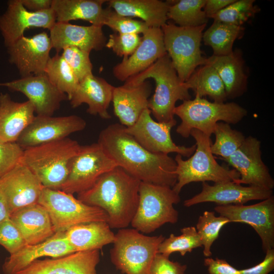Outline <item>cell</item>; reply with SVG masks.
<instances>
[{"label":"cell","instance_id":"6da1fadb","mask_svg":"<svg viewBox=\"0 0 274 274\" xmlns=\"http://www.w3.org/2000/svg\"><path fill=\"white\" fill-rule=\"evenodd\" d=\"M97 143L118 166L141 182L172 188L176 184L175 159L168 154L148 151L122 124H111L103 129Z\"/></svg>","mask_w":274,"mask_h":274},{"label":"cell","instance_id":"7a4b0ae2","mask_svg":"<svg viewBox=\"0 0 274 274\" xmlns=\"http://www.w3.org/2000/svg\"><path fill=\"white\" fill-rule=\"evenodd\" d=\"M140 183L117 166L100 176L90 188L77 194V198L104 210L111 228H125L137 210Z\"/></svg>","mask_w":274,"mask_h":274},{"label":"cell","instance_id":"3957f363","mask_svg":"<svg viewBox=\"0 0 274 274\" xmlns=\"http://www.w3.org/2000/svg\"><path fill=\"white\" fill-rule=\"evenodd\" d=\"M155 83L154 94L149 99L148 109L157 121L168 122L174 119L177 101L191 99L185 82L179 78L167 54L157 59L141 73L128 78L124 85L135 86L147 79Z\"/></svg>","mask_w":274,"mask_h":274},{"label":"cell","instance_id":"277c9868","mask_svg":"<svg viewBox=\"0 0 274 274\" xmlns=\"http://www.w3.org/2000/svg\"><path fill=\"white\" fill-rule=\"evenodd\" d=\"M81 146L66 138L23 150L21 162L38 178L45 188L60 190Z\"/></svg>","mask_w":274,"mask_h":274},{"label":"cell","instance_id":"5b68a950","mask_svg":"<svg viewBox=\"0 0 274 274\" xmlns=\"http://www.w3.org/2000/svg\"><path fill=\"white\" fill-rule=\"evenodd\" d=\"M190 135L196 142L193 154L187 160H184L180 154L175 158L177 182L172 188L176 193L179 194L186 185L192 182L221 183L239 179L237 171L217 162L211 150V137L195 129L191 130Z\"/></svg>","mask_w":274,"mask_h":274},{"label":"cell","instance_id":"8992f818","mask_svg":"<svg viewBox=\"0 0 274 274\" xmlns=\"http://www.w3.org/2000/svg\"><path fill=\"white\" fill-rule=\"evenodd\" d=\"M247 113L246 109L234 102L218 103L195 96L193 99L184 100L175 107L174 115L181 120L176 132L187 138L191 130L195 129L211 137L218 122L222 121L236 124L247 115Z\"/></svg>","mask_w":274,"mask_h":274},{"label":"cell","instance_id":"52a82bcc","mask_svg":"<svg viewBox=\"0 0 274 274\" xmlns=\"http://www.w3.org/2000/svg\"><path fill=\"white\" fill-rule=\"evenodd\" d=\"M180 200L179 194L172 187L141 182L138 206L130 225L148 234L166 223L175 224L179 213L174 206Z\"/></svg>","mask_w":274,"mask_h":274},{"label":"cell","instance_id":"ba28073f","mask_svg":"<svg viewBox=\"0 0 274 274\" xmlns=\"http://www.w3.org/2000/svg\"><path fill=\"white\" fill-rule=\"evenodd\" d=\"M146 235L134 228L120 229L110 250V258L116 268L125 274H150L158 247L164 239Z\"/></svg>","mask_w":274,"mask_h":274},{"label":"cell","instance_id":"9c48e42d","mask_svg":"<svg viewBox=\"0 0 274 274\" xmlns=\"http://www.w3.org/2000/svg\"><path fill=\"white\" fill-rule=\"evenodd\" d=\"M206 25L183 27L166 23L161 28L166 52L180 79L186 81L194 71L204 65L200 44Z\"/></svg>","mask_w":274,"mask_h":274},{"label":"cell","instance_id":"30bf717a","mask_svg":"<svg viewBox=\"0 0 274 274\" xmlns=\"http://www.w3.org/2000/svg\"><path fill=\"white\" fill-rule=\"evenodd\" d=\"M38 203L48 212L55 232H65L71 227L94 221L107 222L102 209L85 204L73 194L61 190L43 187Z\"/></svg>","mask_w":274,"mask_h":274},{"label":"cell","instance_id":"8fae6325","mask_svg":"<svg viewBox=\"0 0 274 274\" xmlns=\"http://www.w3.org/2000/svg\"><path fill=\"white\" fill-rule=\"evenodd\" d=\"M117 166L98 143L81 145L60 190L74 194L85 191L105 173Z\"/></svg>","mask_w":274,"mask_h":274},{"label":"cell","instance_id":"7c38bea8","mask_svg":"<svg viewBox=\"0 0 274 274\" xmlns=\"http://www.w3.org/2000/svg\"><path fill=\"white\" fill-rule=\"evenodd\" d=\"M177 124L176 119L168 122H160L153 119L150 110L143 111L136 122L125 131L148 151L154 153L168 154L176 153L184 157L191 156L196 145L191 147L179 146L172 139L171 130Z\"/></svg>","mask_w":274,"mask_h":274},{"label":"cell","instance_id":"4fadbf2b","mask_svg":"<svg viewBox=\"0 0 274 274\" xmlns=\"http://www.w3.org/2000/svg\"><path fill=\"white\" fill-rule=\"evenodd\" d=\"M214 210L230 222L250 225L262 242L263 251L274 249V197L251 204L217 206Z\"/></svg>","mask_w":274,"mask_h":274},{"label":"cell","instance_id":"5bb4252c","mask_svg":"<svg viewBox=\"0 0 274 274\" xmlns=\"http://www.w3.org/2000/svg\"><path fill=\"white\" fill-rule=\"evenodd\" d=\"M238 172L239 184L272 190L274 180L261 158V141L255 137H246L242 145L224 160Z\"/></svg>","mask_w":274,"mask_h":274},{"label":"cell","instance_id":"9a60e30c","mask_svg":"<svg viewBox=\"0 0 274 274\" xmlns=\"http://www.w3.org/2000/svg\"><path fill=\"white\" fill-rule=\"evenodd\" d=\"M86 122L75 115L53 117L35 116L16 143L24 150L41 144L63 139L85 129Z\"/></svg>","mask_w":274,"mask_h":274},{"label":"cell","instance_id":"2e32d148","mask_svg":"<svg viewBox=\"0 0 274 274\" xmlns=\"http://www.w3.org/2000/svg\"><path fill=\"white\" fill-rule=\"evenodd\" d=\"M0 86L24 94L39 116H52L59 109L61 102L67 99L66 95L50 81L45 73L0 83Z\"/></svg>","mask_w":274,"mask_h":274},{"label":"cell","instance_id":"e0dca14e","mask_svg":"<svg viewBox=\"0 0 274 274\" xmlns=\"http://www.w3.org/2000/svg\"><path fill=\"white\" fill-rule=\"evenodd\" d=\"M52 48L50 37L46 32L30 38L23 36L7 47L9 60L22 77L44 74Z\"/></svg>","mask_w":274,"mask_h":274},{"label":"cell","instance_id":"ac0fdd59","mask_svg":"<svg viewBox=\"0 0 274 274\" xmlns=\"http://www.w3.org/2000/svg\"><path fill=\"white\" fill-rule=\"evenodd\" d=\"M56 22L54 11L41 12L27 10L20 0H10L6 12L0 16V31L7 48L24 36V31L32 27L50 30Z\"/></svg>","mask_w":274,"mask_h":274},{"label":"cell","instance_id":"d6986e66","mask_svg":"<svg viewBox=\"0 0 274 274\" xmlns=\"http://www.w3.org/2000/svg\"><path fill=\"white\" fill-rule=\"evenodd\" d=\"M43 186L36 176L20 162L0 178V191L11 214L37 203Z\"/></svg>","mask_w":274,"mask_h":274},{"label":"cell","instance_id":"ffe728a7","mask_svg":"<svg viewBox=\"0 0 274 274\" xmlns=\"http://www.w3.org/2000/svg\"><path fill=\"white\" fill-rule=\"evenodd\" d=\"M272 195V190L252 186H244L234 181L212 185L202 182L201 191L185 200L184 206L190 207L203 202H214L217 206L244 204L251 200H264Z\"/></svg>","mask_w":274,"mask_h":274},{"label":"cell","instance_id":"44dd1931","mask_svg":"<svg viewBox=\"0 0 274 274\" xmlns=\"http://www.w3.org/2000/svg\"><path fill=\"white\" fill-rule=\"evenodd\" d=\"M142 37L141 43L133 53L123 58L113 67V74L117 80L126 81L145 71L167 54L161 28L149 27Z\"/></svg>","mask_w":274,"mask_h":274},{"label":"cell","instance_id":"7402d4cb","mask_svg":"<svg viewBox=\"0 0 274 274\" xmlns=\"http://www.w3.org/2000/svg\"><path fill=\"white\" fill-rule=\"evenodd\" d=\"M102 27L56 22L49 30L52 48L57 53L68 47H76L89 53L92 50H101L107 41Z\"/></svg>","mask_w":274,"mask_h":274},{"label":"cell","instance_id":"603a6c76","mask_svg":"<svg viewBox=\"0 0 274 274\" xmlns=\"http://www.w3.org/2000/svg\"><path fill=\"white\" fill-rule=\"evenodd\" d=\"M99 250L77 251L51 259L36 260L15 274H96Z\"/></svg>","mask_w":274,"mask_h":274},{"label":"cell","instance_id":"cb8c5ba5","mask_svg":"<svg viewBox=\"0 0 274 274\" xmlns=\"http://www.w3.org/2000/svg\"><path fill=\"white\" fill-rule=\"evenodd\" d=\"M75 252L68 243L64 232H57L44 242L26 245L7 257L3 266L4 274H15L35 260L45 256L57 258Z\"/></svg>","mask_w":274,"mask_h":274},{"label":"cell","instance_id":"d4e9b609","mask_svg":"<svg viewBox=\"0 0 274 274\" xmlns=\"http://www.w3.org/2000/svg\"><path fill=\"white\" fill-rule=\"evenodd\" d=\"M114 87L102 78L93 74L88 76L79 82L69 100L71 105L76 108L82 104H86L88 106V113L98 115L102 119H110L111 115L108 109L112 101Z\"/></svg>","mask_w":274,"mask_h":274},{"label":"cell","instance_id":"484cf974","mask_svg":"<svg viewBox=\"0 0 274 274\" xmlns=\"http://www.w3.org/2000/svg\"><path fill=\"white\" fill-rule=\"evenodd\" d=\"M151 92V86L147 81L135 86L114 87L112 102L121 124L129 127L136 122L143 111L148 108Z\"/></svg>","mask_w":274,"mask_h":274},{"label":"cell","instance_id":"4316f807","mask_svg":"<svg viewBox=\"0 0 274 274\" xmlns=\"http://www.w3.org/2000/svg\"><path fill=\"white\" fill-rule=\"evenodd\" d=\"M35 109L29 100L13 101L8 93H0V142H16L34 119Z\"/></svg>","mask_w":274,"mask_h":274},{"label":"cell","instance_id":"83f0119b","mask_svg":"<svg viewBox=\"0 0 274 274\" xmlns=\"http://www.w3.org/2000/svg\"><path fill=\"white\" fill-rule=\"evenodd\" d=\"M204 64L214 68L221 78L227 99H234L243 95L247 91L248 76L242 53L236 49L228 55L206 58Z\"/></svg>","mask_w":274,"mask_h":274},{"label":"cell","instance_id":"f1b7e54d","mask_svg":"<svg viewBox=\"0 0 274 274\" xmlns=\"http://www.w3.org/2000/svg\"><path fill=\"white\" fill-rule=\"evenodd\" d=\"M10 219L27 245L42 243L55 233L48 212L38 203L18 210L11 214Z\"/></svg>","mask_w":274,"mask_h":274},{"label":"cell","instance_id":"f546056e","mask_svg":"<svg viewBox=\"0 0 274 274\" xmlns=\"http://www.w3.org/2000/svg\"><path fill=\"white\" fill-rule=\"evenodd\" d=\"M108 7L127 17L142 19L149 27L161 28L167 22L169 2L159 0H109Z\"/></svg>","mask_w":274,"mask_h":274},{"label":"cell","instance_id":"4dcf8cb0","mask_svg":"<svg viewBox=\"0 0 274 274\" xmlns=\"http://www.w3.org/2000/svg\"><path fill=\"white\" fill-rule=\"evenodd\" d=\"M75 252L99 250L113 244L115 234L107 222L94 221L73 226L64 232Z\"/></svg>","mask_w":274,"mask_h":274},{"label":"cell","instance_id":"1f68e13d","mask_svg":"<svg viewBox=\"0 0 274 274\" xmlns=\"http://www.w3.org/2000/svg\"><path fill=\"white\" fill-rule=\"evenodd\" d=\"M106 0H53L51 9L54 11L56 22H69L82 20L91 24L104 26Z\"/></svg>","mask_w":274,"mask_h":274},{"label":"cell","instance_id":"d6a6232c","mask_svg":"<svg viewBox=\"0 0 274 274\" xmlns=\"http://www.w3.org/2000/svg\"><path fill=\"white\" fill-rule=\"evenodd\" d=\"M184 82L187 88L193 91L195 96H208L218 103L225 102L227 99L221 78L216 70L210 65L197 67Z\"/></svg>","mask_w":274,"mask_h":274},{"label":"cell","instance_id":"836d02e7","mask_svg":"<svg viewBox=\"0 0 274 274\" xmlns=\"http://www.w3.org/2000/svg\"><path fill=\"white\" fill-rule=\"evenodd\" d=\"M244 30L243 26L214 21L203 32L202 40L206 45L212 48L213 55H228L233 51L235 41L243 36Z\"/></svg>","mask_w":274,"mask_h":274},{"label":"cell","instance_id":"e575fe53","mask_svg":"<svg viewBox=\"0 0 274 274\" xmlns=\"http://www.w3.org/2000/svg\"><path fill=\"white\" fill-rule=\"evenodd\" d=\"M206 1L180 0L169 2L167 18L180 26L195 27L207 25L209 18L203 11Z\"/></svg>","mask_w":274,"mask_h":274},{"label":"cell","instance_id":"d590c367","mask_svg":"<svg viewBox=\"0 0 274 274\" xmlns=\"http://www.w3.org/2000/svg\"><path fill=\"white\" fill-rule=\"evenodd\" d=\"M45 73L50 81L70 100L79 81L61 55L57 53L50 58Z\"/></svg>","mask_w":274,"mask_h":274},{"label":"cell","instance_id":"8d00e7d4","mask_svg":"<svg viewBox=\"0 0 274 274\" xmlns=\"http://www.w3.org/2000/svg\"><path fill=\"white\" fill-rule=\"evenodd\" d=\"M213 134L215 140L211 146V152L223 160L235 152L246 138L242 132L232 129L229 124L224 122L217 123Z\"/></svg>","mask_w":274,"mask_h":274},{"label":"cell","instance_id":"74e56055","mask_svg":"<svg viewBox=\"0 0 274 274\" xmlns=\"http://www.w3.org/2000/svg\"><path fill=\"white\" fill-rule=\"evenodd\" d=\"M181 232L179 235L171 233L168 237L164 238L159 246L158 253L169 257L172 253L178 252L184 256L193 249L202 247L201 241L195 227H185L181 229Z\"/></svg>","mask_w":274,"mask_h":274},{"label":"cell","instance_id":"f35d334b","mask_svg":"<svg viewBox=\"0 0 274 274\" xmlns=\"http://www.w3.org/2000/svg\"><path fill=\"white\" fill-rule=\"evenodd\" d=\"M229 223L227 218L216 216L213 211H206L199 216L195 228L201 241L204 256H211L213 244L218 238L222 227Z\"/></svg>","mask_w":274,"mask_h":274},{"label":"cell","instance_id":"ab89813d","mask_svg":"<svg viewBox=\"0 0 274 274\" xmlns=\"http://www.w3.org/2000/svg\"><path fill=\"white\" fill-rule=\"evenodd\" d=\"M254 0H235L210 17L218 21L237 26H242L254 17L260 9L254 5Z\"/></svg>","mask_w":274,"mask_h":274},{"label":"cell","instance_id":"60d3db41","mask_svg":"<svg viewBox=\"0 0 274 274\" xmlns=\"http://www.w3.org/2000/svg\"><path fill=\"white\" fill-rule=\"evenodd\" d=\"M103 25L122 34H143L149 28L143 21L121 15L110 7L105 9Z\"/></svg>","mask_w":274,"mask_h":274},{"label":"cell","instance_id":"b9f144b4","mask_svg":"<svg viewBox=\"0 0 274 274\" xmlns=\"http://www.w3.org/2000/svg\"><path fill=\"white\" fill-rule=\"evenodd\" d=\"M62 51L61 56L79 82L93 74V65L90 59L89 52L74 47L65 48Z\"/></svg>","mask_w":274,"mask_h":274},{"label":"cell","instance_id":"7bdbcfd3","mask_svg":"<svg viewBox=\"0 0 274 274\" xmlns=\"http://www.w3.org/2000/svg\"><path fill=\"white\" fill-rule=\"evenodd\" d=\"M142 37L136 33H114L109 36L106 47L120 57L130 56L139 46Z\"/></svg>","mask_w":274,"mask_h":274},{"label":"cell","instance_id":"ee69618b","mask_svg":"<svg viewBox=\"0 0 274 274\" xmlns=\"http://www.w3.org/2000/svg\"><path fill=\"white\" fill-rule=\"evenodd\" d=\"M26 245L20 231L10 218L0 223V245L10 255L15 253Z\"/></svg>","mask_w":274,"mask_h":274},{"label":"cell","instance_id":"f6af8a7d","mask_svg":"<svg viewBox=\"0 0 274 274\" xmlns=\"http://www.w3.org/2000/svg\"><path fill=\"white\" fill-rule=\"evenodd\" d=\"M23 150L16 142H0V178L21 162Z\"/></svg>","mask_w":274,"mask_h":274},{"label":"cell","instance_id":"bcb514c9","mask_svg":"<svg viewBox=\"0 0 274 274\" xmlns=\"http://www.w3.org/2000/svg\"><path fill=\"white\" fill-rule=\"evenodd\" d=\"M187 265L174 262L169 257L157 253L151 264L150 274H185Z\"/></svg>","mask_w":274,"mask_h":274},{"label":"cell","instance_id":"7dc6e473","mask_svg":"<svg viewBox=\"0 0 274 274\" xmlns=\"http://www.w3.org/2000/svg\"><path fill=\"white\" fill-rule=\"evenodd\" d=\"M204 264L208 267L210 274H239V269L230 265L225 260L207 257Z\"/></svg>","mask_w":274,"mask_h":274},{"label":"cell","instance_id":"c3c4849f","mask_svg":"<svg viewBox=\"0 0 274 274\" xmlns=\"http://www.w3.org/2000/svg\"><path fill=\"white\" fill-rule=\"evenodd\" d=\"M263 260L250 268L239 269V274H269L274 269V249L267 250Z\"/></svg>","mask_w":274,"mask_h":274},{"label":"cell","instance_id":"681fc988","mask_svg":"<svg viewBox=\"0 0 274 274\" xmlns=\"http://www.w3.org/2000/svg\"><path fill=\"white\" fill-rule=\"evenodd\" d=\"M235 0H206L203 7L207 17L211 16L225 8Z\"/></svg>","mask_w":274,"mask_h":274},{"label":"cell","instance_id":"f907efd6","mask_svg":"<svg viewBox=\"0 0 274 274\" xmlns=\"http://www.w3.org/2000/svg\"><path fill=\"white\" fill-rule=\"evenodd\" d=\"M24 7L31 12H41L51 8L53 0H20Z\"/></svg>","mask_w":274,"mask_h":274},{"label":"cell","instance_id":"816d5d0a","mask_svg":"<svg viewBox=\"0 0 274 274\" xmlns=\"http://www.w3.org/2000/svg\"><path fill=\"white\" fill-rule=\"evenodd\" d=\"M10 213L7 201L0 191V223L10 218Z\"/></svg>","mask_w":274,"mask_h":274}]
</instances>
